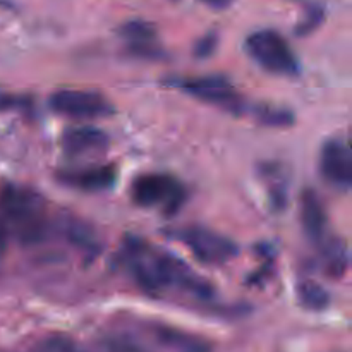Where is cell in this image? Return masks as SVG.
I'll list each match as a JSON object with an SVG mask.
<instances>
[{
    "label": "cell",
    "mask_w": 352,
    "mask_h": 352,
    "mask_svg": "<svg viewBox=\"0 0 352 352\" xmlns=\"http://www.w3.org/2000/svg\"><path fill=\"white\" fill-rule=\"evenodd\" d=\"M122 261L133 280L146 294L155 298L175 292L195 301H212V285L191 270L181 258L153 246L140 237H127L122 248Z\"/></svg>",
    "instance_id": "1"
},
{
    "label": "cell",
    "mask_w": 352,
    "mask_h": 352,
    "mask_svg": "<svg viewBox=\"0 0 352 352\" xmlns=\"http://www.w3.org/2000/svg\"><path fill=\"white\" fill-rule=\"evenodd\" d=\"M58 177L69 188L88 192L105 191V189L112 188L116 182L117 167L116 165H95V167L79 168V170L62 172Z\"/></svg>",
    "instance_id": "10"
},
{
    "label": "cell",
    "mask_w": 352,
    "mask_h": 352,
    "mask_svg": "<svg viewBox=\"0 0 352 352\" xmlns=\"http://www.w3.org/2000/svg\"><path fill=\"white\" fill-rule=\"evenodd\" d=\"M263 179L268 184V192H270L272 205L277 210L285 208L287 205V184H285L284 170L277 165L270 164L265 165L263 168Z\"/></svg>",
    "instance_id": "16"
},
{
    "label": "cell",
    "mask_w": 352,
    "mask_h": 352,
    "mask_svg": "<svg viewBox=\"0 0 352 352\" xmlns=\"http://www.w3.org/2000/svg\"><path fill=\"white\" fill-rule=\"evenodd\" d=\"M7 237H9V234H7L6 226H3V220H2V217H0V258H2L3 253H6Z\"/></svg>",
    "instance_id": "23"
},
{
    "label": "cell",
    "mask_w": 352,
    "mask_h": 352,
    "mask_svg": "<svg viewBox=\"0 0 352 352\" xmlns=\"http://www.w3.org/2000/svg\"><path fill=\"white\" fill-rule=\"evenodd\" d=\"M50 107L71 119H100L113 113L112 103L105 96L86 89H60L50 96Z\"/></svg>",
    "instance_id": "6"
},
{
    "label": "cell",
    "mask_w": 352,
    "mask_h": 352,
    "mask_svg": "<svg viewBox=\"0 0 352 352\" xmlns=\"http://www.w3.org/2000/svg\"><path fill=\"white\" fill-rule=\"evenodd\" d=\"M217 43H219V36H217V33L206 34V36H203L201 40H199L198 43H196L195 55L198 58L210 57V55H212L213 52H215Z\"/></svg>",
    "instance_id": "21"
},
{
    "label": "cell",
    "mask_w": 352,
    "mask_h": 352,
    "mask_svg": "<svg viewBox=\"0 0 352 352\" xmlns=\"http://www.w3.org/2000/svg\"><path fill=\"white\" fill-rule=\"evenodd\" d=\"M131 198L143 208H158L167 215L177 213L186 201V188L167 174H144L131 184Z\"/></svg>",
    "instance_id": "4"
},
{
    "label": "cell",
    "mask_w": 352,
    "mask_h": 352,
    "mask_svg": "<svg viewBox=\"0 0 352 352\" xmlns=\"http://www.w3.org/2000/svg\"><path fill=\"white\" fill-rule=\"evenodd\" d=\"M199 2H203L206 7H210V9L226 10L232 6L234 0H199Z\"/></svg>",
    "instance_id": "22"
},
{
    "label": "cell",
    "mask_w": 352,
    "mask_h": 352,
    "mask_svg": "<svg viewBox=\"0 0 352 352\" xmlns=\"http://www.w3.org/2000/svg\"><path fill=\"white\" fill-rule=\"evenodd\" d=\"M155 342L168 352H213L212 344L203 337L167 325H150Z\"/></svg>",
    "instance_id": "11"
},
{
    "label": "cell",
    "mask_w": 352,
    "mask_h": 352,
    "mask_svg": "<svg viewBox=\"0 0 352 352\" xmlns=\"http://www.w3.org/2000/svg\"><path fill=\"white\" fill-rule=\"evenodd\" d=\"M34 352H82L78 344L64 336H50L41 340Z\"/></svg>",
    "instance_id": "18"
},
{
    "label": "cell",
    "mask_w": 352,
    "mask_h": 352,
    "mask_svg": "<svg viewBox=\"0 0 352 352\" xmlns=\"http://www.w3.org/2000/svg\"><path fill=\"white\" fill-rule=\"evenodd\" d=\"M322 246V263L327 275L339 278L346 274L349 267V253L344 241L340 239H325L320 243Z\"/></svg>",
    "instance_id": "14"
},
{
    "label": "cell",
    "mask_w": 352,
    "mask_h": 352,
    "mask_svg": "<svg viewBox=\"0 0 352 352\" xmlns=\"http://www.w3.org/2000/svg\"><path fill=\"white\" fill-rule=\"evenodd\" d=\"M320 170L327 182L340 191L352 184V151L342 140H329L320 151Z\"/></svg>",
    "instance_id": "8"
},
{
    "label": "cell",
    "mask_w": 352,
    "mask_h": 352,
    "mask_svg": "<svg viewBox=\"0 0 352 352\" xmlns=\"http://www.w3.org/2000/svg\"><path fill=\"white\" fill-rule=\"evenodd\" d=\"M246 50L260 67L272 74L291 76V78L299 74V60L294 50L277 31H254L253 34L248 36Z\"/></svg>",
    "instance_id": "3"
},
{
    "label": "cell",
    "mask_w": 352,
    "mask_h": 352,
    "mask_svg": "<svg viewBox=\"0 0 352 352\" xmlns=\"http://www.w3.org/2000/svg\"><path fill=\"white\" fill-rule=\"evenodd\" d=\"M120 36L126 40L129 52L143 58L160 57L162 50L157 45V30L146 21H129L119 30Z\"/></svg>",
    "instance_id": "12"
},
{
    "label": "cell",
    "mask_w": 352,
    "mask_h": 352,
    "mask_svg": "<svg viewBox=\"0 0 352 352\" xmlns=\"http://www.w3.org/2000/svg\"><path fill=\"white\" fill-rule=\"evenodd\" d=\"M323 17H325V10H323L320 6H316V3H309L305 21L296 28V34H299V36H306V34L313 33V31L323 23Z\"/></svg>",
    "instance_id": "19"
},
{
    "label": "cell",
    "mask_w": 352,
    "mask_h": 352,
    "mask_svg": "<svg viewBox=\"0 0 352 352\" xmlns=\"http://www.w3.org/2000/svg\"><path fill=\"white\" fill-rule=\"evenodd\" d=\"M0 217L7 234L24 246L40 244L50 236L52 220L48 203L34 189L7 184L0 192Z\"/></svg>",
    "instance_id": "2"
},
{
    "label": "cell",
    "mask_w": 352,
    "mask_h": 352,
    "mask_svg": "<svg viewBox=\"0 0 352 352\" xmlns=\"http://www.w3.org/2000/svg\"><path fill=\"white\" fill-rule=\"evenodd\" d=\"M181 89L188 95L210 103V105L220 107L232 113H239L244 110V102L239 93L234 89L230 81L223 76H201V78H188L177 82Z\"/></svg>",
    "instance_id": "7"
},
{
    "label": "cell",
    "mask_w": 352,
    "mask_h": 352,
    "mask_svg": "<svg viewBox=\"0 0 352 352\" xmlns=\"http://www.w3.org/2000/svg\"><path fill=\"white\" fill-rule=\"evenodd\" d=\"M170 237L186 244L188 250L206 265L229 263L237 254V244L234 241L206 227H181L170 230Z\"/></svg>",
    "instance_id": "5"
},
{
    "label": "cell",
    "mask_w": 352,
    "mask_h": 352,
    "mask_svg": "<svg viewBox=\"0 0 352 352\" xmlns=\"http://www.w3.org/2000/svg\"><path fill=\"white\" fill-rule=\"evenodd\" d=\"M296 292H298L299 305L309 311H323L330 302L329 292L315 280L299 282Z\"/></svg>",
    "instance_id": "15"
},
{
    "label": "cell",
    "mask_w": 352,
    "mask_h": 352,
    "mask_svg": "<svg viewBox=\"0 0 352 352\" xmlns=\"http://www.w3.org/2000/svg\"><path fill=\"white\" fill-rule=\"evenodd\" d=\"M258 117L261 122L270 124V126H287L292 124V116L287 110L275 109V107H263L258 110Z\"/></svg>",
    "instance_id": "20"
},
{
    "label": "cell",
    "mask_w": 352,
    "mask_h": 352,
    "mask_svg": "<svg viewBox=\"0 0 352 352\" xmlns=\"http://www.w3.org/2000/svg\"><path fill=\"white\" fill-rule=\"evenodd\" d=\"M105 352H150L138 339L129 333H113L102 340Z\"/></svg>",
    "instance_id": "17"
},
{
    "label": "cell",
    "mask_w": 352,
    "mask_h": 352,
    "mask_svg": "<svg viewBox=\"0 0 352 352\" xmlns=\"http://www.w3.org/2000/svg\"><path fill=\"white\" fill-rule=\"evenodd\" d=\"M109 134L89 126L69 127L62 134V148L69 157H96L109 150Z\"/></svg>",
    "instance_id": "9"
},
{
    "label": "cell",
    "mask_w": 352,
    "mask_h": 352,
    "mask_svg": "<svg viewBox=\"0 0 352 352\" xmlns=\"http://www.w3.org/2000/svg\"><path fill=\"white\" fill-rule=\"evenodd\" d=\"M301 223L306 236L313 243H323L327 239V210L315 189H305L301 196Z\"/></svg>",
    "instance_id": "13"
}]
</instances>
